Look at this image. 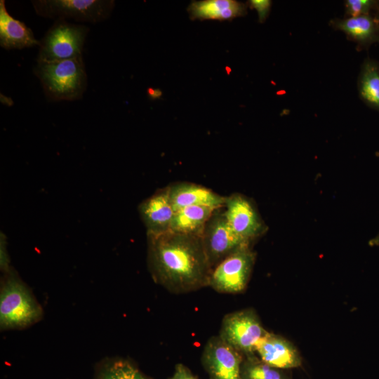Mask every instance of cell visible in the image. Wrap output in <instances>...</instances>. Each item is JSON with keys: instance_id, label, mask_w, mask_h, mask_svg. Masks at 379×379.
Listing matches in <instances>:
<instances>
[{"instance_id": "cell-13", "label": "cell", "mask_w": 379, "mask_h": 379, "mask_svg": "<svg viewBox=\"0 0 379 379\" xmlns=\"http://www.w3.org/2000/svg\"><path fill=\"white\" fill-rule=\"evenodd\" d=\"M255 354L261 361L278 369L296 368L301 364L294 347L284 338L270 332L258 344Z\"/></svg>"}, {"instance_id": "cell-14", "label": "cell", "mask_w": 379, "mask_h": 379, "mask_svg": "<svg viewBox=\"0 0 379 379\" xmlns=\"http://www.w3.org/2000/svg\"><path fill=\"white\" fill-rule=\"evenodd\" d=\"M0 45L6 50L40 46L32 30L7 11L5 1H0Z\"/></svg>"}, {"instance_id": "cell-11", "label": "cell", "mask_w": 379, "mask_h": 379, "mask_svg": "<svg viewBox=\"0 0 379 379\" xmlns=\"http://www.w3.org/2000/svg\"><path fill=\"white\" fill-rule=\"evenodd\" d=\"M138 211L147 230V235H157L170 231L175 210L168 194V186L158 190L142 201Z\"/></svg>"}, {"instance_id": "cell-3", "label": "cell", "mask_w": 379, "mask_h": 379, "mask_svg": "<svg viewBox=\"0 0 379 379\" xmlns=\"http://www.w3.org/2000/svg\"><path fill=\"white\" fill-rule=\"evenodd\" d=\"M46 98L51 101H73L82 98L87 88L83 57L36 62L34 69Z\"/></svg>"}, {"instance_id": "cell-19", "label": "cell", "mask_w": 379, "mask_h": 379, "mask_svg": "<svg viewBox=\"0 0 379 379\" xmlns=\"http://www.w3.org/2000/svg\"><path fill=\"white\" fill-rule=\"evenodd\" d=\"M358 88L361 99L379 111V64L371 59L364 60L359 77Z\"/></svg>"}, {"instance_id": "cell-16", "label": "cell", "mask_w": 379, "mask_h": 379, "mask_svg": "<svg viewBox=\"0 0 379 379\" xmlns=\"http://www.w3.org/2000/svg\"><path fill=\"white\" fill-rule=\"evenodd\" d=\"M334 25L361 46L379 42V20L369 14L335 20Z\"/></svg>"}, {"instance_id": "cell-4", "label": "cell", "mask_w": 379, "mask_h": 379, "mask_svg": "<svg viewBox=\"0 0 379 379\" xmlns=\"http://www.w3.org/2000/svg\"><path fill=\"white\" fill-rule=\"evenodd\" d=\"M89 28L65 20H55L40 40L36 62L64 60L82 57Z\"/></svg>"}, {"instance_id": "cell-12", "label": "cell", "mask_w": 379, "mask_h": 379, "mask_svg": "<svg viewBox=\"0 0 379 379\" xmlns=\"http://www.w3.org/2000/svg\"><path fill=\"white\" fill-rule=\"evenodd\" d=\"M175 211L191 206H204L215 209L224 207L226 197L192 182H180L168 186Z\"/></svg>"}, {"instance_id": "cell-8", "label": "cell", "mask_w": 379, "mask_h": 379, "mask_svg": "<svg viewBox=\"0 0 379 379\" xmlns=\"http://www.w3.org/2000/svg\"><path fill=\"white\" fill-rule=\"evenodd\" d=\"M201 237L212 269L239 248L251 246L232 230L222 208L213 211Z\"/></svg>"}, {"instance_id": "cell-21", "label": "cell", "mask_w": 379, "mask_h": 379, "mask_svg": "<svg viewBox=\"0 0 379 379\" xmlns=\"http://www.w3.org/2000/svg\"><path fill=\"white\" fill-rule=\"evenodd\" d=\"M375 4H377V1L372 0H347L345 1L346 9L350 17L368 15Z\"/></svg>"}, {"instance_id": "cell-7", "label": "cell", "mask_w": 379, "mask_h": 379, "mask_svg": "<svg viewBox=\"0 0 379 379\" xmlns=\"http://www.w3.org/2000/svg\"><path fill=\"white\" fill-rule=\"evenodd\" d=\"M267 333L255 312L246 309L226 314L218 335L244 357H248L255 354L258 344Z\"/></svg>"}, {"instance_id": "cell-22", "label": "cell", "mask_w": 379, "mask_h": 379, "mask_svg": "<svg viewBox=\"0 0 379 379\" xmlns=\"http://www.w3.org/2000/svg\"><path fill=\"white\" fill-rule=\"evenodd\" d=\"M0 269L3 274H6L12 270L6 247V238L2 232L0 235Z\"/></svg>"}, {"instance_id": "cell-18", "label": "cell", "mask_w": 379, "mask_h": 379, "mask_svg": "<svg viewBox=\"0 0 379 379\" xmlns=\"http://www.w3.org/2000/svg\"><path fill=\"white\" fill-rule=\"evenodd\" d=\"M93 379H152L131 360L107 357L96 364Z\"/></svg>"}, {"instance_id": "cell-5", "label": "cell", "mask_w": 379, "mask_h": 379, "mask_svg": "<svg viewBox=\"0 0 379 379\" xmlns=\"http://www.w3.org/2000/svg\"><path fill=\"white\" fill-rule=\"evenodd\" d=\"M31 3L36 13L43 18L89 23L109 18L115 5L113 0H34Z\"/></svg>"}, {"instance_id": "cell-20", "label": "cell", "mask_w": 379, "mask_h": 379, "mask_svg": "<svg viewBox=\"0 0 379 379\" xmlns=\"http://www.w3.org/2000/svg\"><path fill=\"white\" fill-rule=\"evenodd\" d=\"M242 379H286L280 369L274 368L255 354L244 357L241 365Z\"/></svg>"}, {"instance_id": "cell-24", "label": "cell", "mask_w": 379, "mask_h": 379, "mask_svg": "<svg viewBox=\"0 0 379 379\" xmlns=\"http://www.w3.org/2000/svg\"><path fill=\"white\" fill-rule=\"evenodd\" d=\"M167 379H199L183 364H176L173 375Z\"/></svg>"}, {"instance_id": "cell-1", "label": "cell", "mask_w": 379, "mask_h": 379, "mask_svg": "<svg viewBox=\"0 0 379 379\" xmlns=\"http://www.w3.org/2000/svg\"><path fill=\"white\" fill-rule=\"evenodd\" d=\"M147 236V266L153 280L173 293L208 286L212 267L201 237L167 232Z\"/></svg>"}, {"instance_id": "cell-26", "label": "cell", "mask_w": 379, "mask_h": 379, "mask_svg": "<svg viewBox=\"0 0 379 379\" xmlns=\"http://www.w3.org/2000/svg\"><path fill=\"white\" fill-rule=\"evenodd\" d=\"M368 244L371 246H379V234H378L373 239H371L368 242Z\"/></svg>"}, {"instance_id": "cell-15", "label": "cell", "mask_w": 379, "mask_h": 379, "mask_svg": "<svg viewBox=\"0 0 379 379\" xmlns=\"http://www.w3.org/2000/svg\"><path fill=\"white\" fill-rule=\"evenodd\" d=\"M187 11L192 20H231L247 13L244 4L233 0L194 1Z\"/></svg>"}, {"instance_id": "cell-10", "label": "cell", "mask_w": 379, "mask_h": 379, "mask_svg": "<svg viewBox=\"0 0 379 379\" xmlns=\"http://www.w3.org/2000/svg\"><path fill=\"white\" fill-rule=\"evenodd\" d=\"M244 359L241 352L217 335L206 342L201 362L209 379H242Z\"/></svg>"}, {"instance_id": "cell-17", "label": "cell", "mask_w": 379, "mask_h": 379, "mask_svg": "<svg viewBox=\"0 0 379 379\" xmlns=\"http://www.w3.org/2000/svg\"><path fill=\"white\" fill-rule=\"evenodd\" d=\"M215 210L204 206H191L178 210L175 212L170 231L201 236Z\"/></svg>"}, {"instance_id": "cell-25", "label": "cell", "mask_w": 379, "mask_h": 379, "mask_svg": "<svg viewBox=\"0 0 379 379\" xmlns=\"http://www.w3.org/2000/svg\"><path fill=\"white\" fill-rule=\"evenodd\" d=\"M147 91H148V94L149 97L152 98H160L162 94L161 91L159 89H154V88H149Z\"/></svg>"}, {"instance_id": "cell-2", "label": "cell", "mask_w": 379, "mask_h": 379, "mask_svg": "<svg viewBox=\"0 0 379 379\" xmlns=\"http://www.w3.org/2000/svg\"><path fill=\"white\" fill-rule=\"evenodd\" d=\"M43 308L28 286L12 269L4 274L0 287L1 331L26 328L40 321Z\"/></svg>"}, {"instance_id": "cell-6", "label": "cell", "mask_w": 379, "mask_h": 379, "mask_svg": "<svg viewBox=\"0 0 379 379\" xmlns=\"http://www.w3.org/2000/svg\"><path fill=\"white\" fill-rule=\"evenodd\" d=\"M255 260V253L251 246H242L213 268L208 286L221 293L243 292L247 286Z\"/></svg>"}, {"instance_id": "cell-27", "label": "cell", "mask_w": 379, "mask_h": 379, "mask_svg": "<svg viewBox=\"0 0 379 379\" xmlns=\"http://www.w3.org/2000/svg\"><path fill=\"white\" fill-rule=\"evenodd\" d=\"M378 8H379V7H378Z\"/></svg>"}, {"instance_id": "cell-23", "label": "cell", "mask_w": 379, "mask_h": 379, "mask_svg": "<svg viewBox=\"0 0 379 379\" xmlns=\"http://www.w3.org/2000/svg\"><path fill=\"white\" fill-rule=\"evenodd\" d=\"M248 2L250 6L257 11L260 22H264L267 18L270 11L271 6V1L251 0Z\"/></svg>"}, {"instance_id": "cell-9", "label": "cell", "mask_w": 379, "mask_h": 379, "mask_svg": "<svg viewBox=\"0 0 379 379\" xmlns=\"http://www.w3.org/2000/svg\"><path fill=\"white\" fill-rule=\"evenodd\" d=\"M225 215L234 232L248 244L268 230L253 201L240 193L226 197Z\"/></svg>"}]
</instances>
